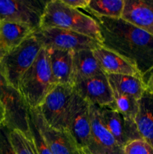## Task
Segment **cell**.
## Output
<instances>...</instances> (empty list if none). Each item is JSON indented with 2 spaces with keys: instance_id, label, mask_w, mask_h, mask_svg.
<instances>
[{
  "instance_id": "6da1fadb",
  "label": "cell",
  "mask_w": 153,
  "mask_h": 154,
  "mask_svg": "<svg viewBox=\"0 0 153 154\" xmlns=\"http://www.w3.org/2000/svg\"><path fill=\"white\" fill-rule=\"evenodd\" d=\"M94 19L100 27L102 46L131 62L143 79L153 69V35L121 18Z\"/></svg>"
},
{
  "instance_id": "7a4b0ae2",
  "label": "cell",
  "mask_w": 153,
  "mask_h": 154,
  "mask_svg": "<svg viewBox=\"0 0 153 154\" xmlns=\"http://www.w3.org/2000/svg\"><path fill=\"white\" fill-rule=\"evenodd\" d=\"M57 28L84 35L101 43V34L97 20L70 7L62 0L48 1L39 29Z\"/></svg>"
},
{
  "instance_id": "3957f363",
  "label": "cell",
  "mask_w": 153,
  "mask_h": 154,
  "mask_svg": "<svg viewBox=\"0 0 153 154\" xmlns=\"http://www.w3.org/2000/svg\"><path fill=\"white\" fill-rule=\"evenodd\" d=\"M55 85L48 51L46 48H42L32 66L21 78L18 91L28 108L34 109L41 105L46 95Z\"/></svg>"
},
{
  "instance_id": "277c9868",
  "label": "cell",
  "mask_w": 153,
  "mask_h": 154,
  "mask_svg": "<svg viewBox=\"0 0 153 154\" xmlns=\"http://www.w3.org/2000/svg\"><path fill=\"white\" fill-rule=\"evenodd\" d=\"M42 46L33 35L21 45L9 51L0 62L4 78L10 86L18 90L20 81L35 61Z\"/></svg>"
},
{
  "instance_id": "5b68a950",
  "label": "cell",
  "mask_w": 153,
  "mask_h": 154,
  "mask_svg": "<svg viewBox=\"0 0 153 154\" xmlns=\"http://www.w3.org/2000/svg\"><path fill=\"white\" fill-rule=\"evenodd\" d=\"M0 101L5 110L4 123L10 130L17 129L29 138V108L20 92L4 78L0 65Z\"/></svg>"
},
{
  "instance_id": "8992f818",
  "label": "cell",
  "mask_w": 153,
  "mask_h": 154,
  "mask_svg": "<svg viewBox=\"0 0 153 154\" xmlns=\"http://www.w3.org/2000/svg\"><path fill=\"white\" fill-rule=\"evenodd\" d=\"M42 48L75 52L102 46L100 42L84 35L57 28L38 29L33 33Z\"/></svg>"
},
{
  "instance_id": "52a82bcc",
  "label": "cell",
  "mask_w": 153,
  "mask_h": 154,
  "mask_svg": "<svg viewBox=\"0 0 153 154\" xmlns=\"http://www.w3.org/2000/svg\"><path fill=\"white\" fill-rule=\"evenodd\" d=\"M74 91L71 85L56 84L38 110L46 123L54 129L65 130L66 118Z\"/></svg>"
},
{
  "instance_id": "ba28073f",
  "label": "cell",
  "mask_w": 153,
  "mask_h": 154,
  "mask_svg": "<svg viewBox=\"0 0 153 154\" xmlns=\"http://www.w3.org/2000/svg\"><path fill=\"white\" fill-rule=\"evenodd\" d=\"M47 0H0V23L25 24L33 29L40 27Z\"/></svg>"
},
{
  "instance_id": "9c48e42d",
  "label": "cell",
  "mask_w": 153,
  "mask_h": 154,
  "mask_svg": "<svg viewBox=\"0 0 153 154\" xmlns=\"http://www.w3.org/2000/svg\"><path fill=\"white\" fill-rule=\"evenodd\" d=\"M65 130L81 148H86L89 139L91 123L89 104L74 93L66 118Z\"/></svg>"
},
{
  "instance_id": "30bf717a",
  "label": "cell",
  "mask_w": 153,
  "mask_h": 154,
  "mask_svg": "<svg viewBox=\"0 0 153 154\" xmlns=\"http://www.w3.org/2000/svg\"><path fill=\"white\" fill-rule=\"evenodd\" d=\"M29 114L52 154H81L82 148L67 130L50 126L38 108L29 109Z\"/></svg>"
},
{
  "instance_id": "8fae6325",
  "label": "cell",
  "mask_w": 153,
  "mask_h": 154,
  "mask_svg": "<svg viewBox=\"0 0 153 154\" xmlns=\"http://www.w3.org/2000/svg\"><path fill=\"white\" fill-rule=\"evenodd\" d=\"M74 91L89 105L112 108L114 96L104 73L84 80H76L72 85Z\"/></svg>"
},
{
  "instance_id": "7c38bea8",
  "label": "cell",
  "mask_w": 153,
  "mask_h": 154,
  "mask_svg": "<svg viewBox=\"0 0 153 154\" xmlns=\"http://www.w3.org/2000/svg\"><path fill=\"white\" fill-rule=\"evenodd\" d=\"M98 111L101 123L123 148L132 141L142 139L134 120L107 107H98Z\"/></svg>"
},
{
  "instance_id": "4fadbf2b",
  "label": "cell",
  "mask_w": 153,
  "mask_h": 154,
  "mask_svg": "<svg viewBox=\"0 0 153 154\" xmlns=\"http://www.w3.org/2000/svg\"><path fill=\"white\" fill-rule=\"evenodd\" d=\"M89 116L91 130L85 149L92 154H124V148L100 121L98 106L89 105Z\"/></svg>"
},
{
  "instance_id": "5bb4252c",
  "label": "cell",
  "mask_w": 153,
  "mask_h": 154,
  "mask_svg": "<svg viewBox=\"0 0 153 154\" xmlns=\"http://www.w3.org/2000/svg\"><path fill=\"white\" fill-rule=\"evenodd\" d=\"M121 19L153 35V0H124Z\"/></svg>"
},
{
  "instance_id": "9a60e30c",
  "label": "cell",
  "mask_w": 153,
  "mask_h": 154,
  "mask_svg": "<svg viewBox=\"0 0 153 154\" xmlns=\"http://www.w3.org/2000/svg\"><path fill=\"white\" fill-rule=\"evenodd\" d=\"M93 54L105 75H124L142 78L134 64L104 47L93 50Z\"/></svg>"
},
{
  "instance_id": "2e32d148",
  "label": "cell",
  "mask_w": 153,
  "mask_h": 154,
  "mask_svg": "<svg viewBox=\"0 0 153 154\" xmlns=\"http://www.w3.org/2000/svg\"><path fill=\"white\" fill-rule=\"evenodd\" d=\"M51 72L56 84L73 85V52L47 49Z\"/></svg>"
},
{
  "instance_id": "e0dca14e",
  "label": "cell",
  "mask_w": 153,
  "mask_h": 154,
  "mask_svg": "<svg viewBox=\"0 0 153 154\" xmlns=\"http://www.w3.org/2000/svg\"><path fill=\"white\" fill-rule=\"evenodd\" d=\"M134 121L142 139L153 147V93L147 90L139 100Z\"/></svg>"
},
{
  "instance_id": "ac0fdd59",
  "label": "cell",
  "mask_w": 153,
  "mask_h": 154,
  "mask_svg": "<svg viewBox=\"0 0 153 154\" xmlns=\"http://www.w3.org/2000/svg\"><path fill=\"white\" fill-rule=\"evenodd\" d=\"M114 95H126L140 100L146 90L142 78L124 75H106Z\"/></svg>"
},
{
  "instance_id": "d6986e66",
  "label": "cell",
  "mask_w": 153,
  "mask_h": 154,
  "mask_svg": "<svg viewBox=\"0 0 153 154\" xmlns=\"http://www.w3.org/2000/svg\"><path fill=\"white\" fill-rule=\"evenodd\" d=\"M92 50L73 52V82L103 74Z\"/></svg>"
},
{
  "instance_id": "ffe728a7",
  "label": "cell",
  "mask_w": 153,
  "mask_h": 154,
  "mask_svg": "<svg viewBox=\"0 0 153 154\" xmlns=\"http://www.w3.org/2000/svg\"><path fill=\"white\" fill-rule=\"evenodd\" d=\"M32 27L13 22L0 23V36L8 51L19 46L34 33Z\"/></svg>"
},
{
  "instance_id": "44dd1931",
  "label": "cell",
  "mask_w": 153,
  "mask_h": 154,
  "mask_svg": "<svg viewBox=\"0 0 153 154\" xmlns=\"http://www.w3.org/2000/svg\"><path fill=\"white\" fill-rule=\"evenodd\" d=\"M124 8V0H90L86 8L94 18L120 19Z\"/></svg>"
},
{
  "instance_id": "7402d4cb",
  "label": "cell",
  "mask_w": 153,
  "mask_h": 154,
  "mask_svg": "<svg viewBox=\"0 0 153 154\" xmlns=\"http://www.w3.org/2000/svg\"><path fill=\"white\" fill-rule=\"evenodd\" d=\"M114 103L111 109L116 110L126 117L135 120L139 110V100L126 95H114Z\"/></svg>"
},
{
  "instance_id": "603a6c76",
  "label": "cell",
  "mask_w": 153,
  "mask_h": 154,
  "mask_svg": "<svg viewBox=\"0 0 153 154\" xmlns=\"http://www.w3.org/2000/svg\"><path fill=\"white\" fill-rule=\"evenodd\" d=\"M10 140L16 154H37L31 138L20 130H10Z\"/></svg>"
},
{
  "instance_id": "cb8c5ba5",
  "label": "cell",
  "mask_w": 153,
  "mask_h": 154,
  "mask_svg": "<svg viewBox=\"0 0 153 154\" xmlns=\"http://www.w3.org/2000/svg\"><path fill=\"white\" fill-rule=\"evenodd\" d=\"M29 134L37 154H52L29 114Z\"/></svg>"
},
{
  "instance_id": "d4e9b609",
  "label": "cell",
  "mask_w": 153,
  "mask_h": 154,
  "mask_svg": "<svg viewBox=\"0 0 153 154\" xmlns=\"http://www.w3.org/2000/svg\"><path fill=\"white\" fill-rule=\"evenodd\" d=\"M124 154H153V147L144 140H136L124 147Z\"/></svg>"
},
{
  "instance_id": "484cf974",
  "label": "cell",
  "mask_w": 153,
  "mask_h": 154,
  "mask_svg": "<svg viewBox=\"0 0 153 154\" xmlns=\"http://www.w3.org/2000/svg\"><path fill=\"white\" fill-rule=\"evenodd\" d=\"M10 129L4 123L0 124V154H16L10 140Z\"/></svg>"
},
{
  "instance_id": "4316f807",
  "label": "cell",
  "mask_w": 153,
  "mask_h": 154,
  "mask_svg": "<svg viewBox=\"0 0 153 154\" xmlns=\"http://www.w3.org/2000/svg\"><path fill=\"white\" fill-rule=\"evenodd\" d=\"M89 1L90 0H62L63 2L65 3L66 5L77 10L79 9L86 10Z\"/></svg>"
},
{
  "instance_id": "83f0119b",
  "label": "cell",
  "mask_w": 153,
  "mask_h": 154,
  "mask_svg": "<svg viewBox=\"0 0 153 154\" xmlns=\"http://www.w3.org/2000/svg\"><path fill=\"white\" fill-rule=\"evenodd\" d=\"M143 81L146 86V90L153 93V69L144 77Z\"/></svg>"
},
{
  "instance_id": "f1b7e54d",
  "label": "cell",
  "mask_w": 153,
  "mask_h": 154,
  "mask_svg": "<svg viewBox=\"0 0 153 154\" xmlns=\"http://www.w3.org/2000/svg\"><path fill=\"white\" fill-rule=\"evenodd\" d=\"M8 52V51L7 50V48L4 46V43H3L2 40V38L0 36V62L2 60L3 57L5 56V54Z\"/></svg>"
},
{
  "instance_id": "f546056e",
  "label": "cell",
  "mask_w": 153,
  "mask_h": 154,
  "mask_svg": "<svg viewBox=\"0 0 153 154\" xmlns=\"http://www.w3.org/2000/svg\"><path fill=\"white\" fill-rule=\"evenodd\" d=\"M4 120H5V110L4 105L0 101V124L4 123Z\"/></svg>"
},
{
  "instance_id": "4dcf8cb0",
  "label": "cell",
  "mask_w": 153,
  "mask_h": 154,
  "mask_svg": "<svg viewBox=\"0 0 153 154\" xmlns=\"http://www.w3.org/2000/svg\"><path fill=\"white\" fill-rule=\"evenodd\" d=\"M81 154H92V153H90L89 151L86 150L85 148H82V151H81Z\"/></svg>"
}]
</instances>
